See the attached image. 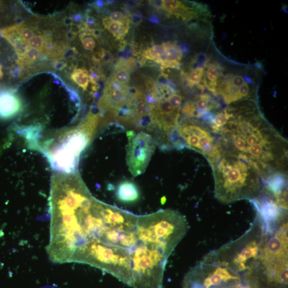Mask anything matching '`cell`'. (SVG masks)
<instances>
[{
  "label": "cell",
  "mask_w": 288,
  "mask_h": 288,
  "mask_svg": "<svg viewBox=\"0 0 288 288\" xmlns=\"http://www.w3.org/2000/svg\"><path fill=\"white\" fill-rule=\"evenodd\" d=\"M86 25H90L91 26H94L96 25L95 19L92 17L88 16L86 18Z\"/></svg>",
  "instance_id": "obj_29"
},
{
  "label": "cell",
  "mask_w": 288,
  "mask_h": 288,
  "mask_svg": "<svg viewBox=\"0 0 288 288\" xmlns=\"http://www.w3.org/2000/svg\"><path fill=\"white\" fill-rule=\"evenodd\" d=\"M143 21L142 16L139 14H135L131 17V22L133 24L139 25Z\"/></svg>",
  "instance_id": "obj_26"
},
{
  "label": "cell",
  "mask_w": 288,
  "mask_h": 288,
  "mask_svg": "<svg viewBox=\"0 0 288 288\" xmlns=\"http://www.w3.org/2000/svg\"><path fill=\"white\" fill-rule=\"evenodd\" d=\"M150 4L156 9L162 8V1H150Z\"/></svg>",
  "instance_id": "obj_27"
},
{
  "label": "cell",
  "mask_w": 288,
  "mask_h": 288,
  "mask_svg": "<svg viewBox=\"0 0 288 288\" xmlns=\"http://www.w3.org/2000/svg\"><path fill=\"white\" fill-rule=\"evenodd\" d=\"M165 43V52L164 55L156 63L161 65L164 68L179 69L180 62L182 57V51L179 45L174 42Z\"/></svg>",
  "instance_id": "obj_9"
},
{
  "label": "cell",
  "mask_w": 288,
  "mask_h": 288,
  "mask_svg": "<svg viewBox=\"0 0 288 288\" xmlns=\"http://www.w3.org/2000/svg\"><path fill=\"white\" fill-rule=\"evenodd\" d=\"M49 206L52 262L89 265L131 286L145 244L142 216L96 199L77 173L52 174Z\"/></svg>",
  "instance_id": "obj_1"
},
{
  "label": "cell",
  "mask_w": 288,
  "mask_h": 288,
  "mask_svg": "<svg viewBox=\"0 0 288 288\" xmlns=\"http://www.w3.org/2000/svg\"><path fill=\"white\" fill-rule=\"evenodd\" d=\"M71 78L84 91L87 90L90 81L88 72L83 68L75 69L71 75Z\"/></svg>",
  "instance_id": "obj_14"
},
{
  "label": "cell",
  "mask_w": 288,
  "mask_h": 288,
  "mask_svg": "<svg viewBox=\"0 0 288 288\" xmlns=\"http://www.w3.org/2000/svg\"><path fill=\"white\" fill-rule=\"evenodd\" d=\"M3 75L2 72V67L1 64H0V78H1Z\"/></svg>",
  "instance_id": "obj_33"
},
{
  "label": "cell",
  "mask_w": 288,
  "mask_h": 288,
  "mask_svg": "<svg viewBox=\"0 0 288 288\" xmlns=\"http://www.w3.org/2000/svg\"><path fill=\"white\" fill-rule=\"evenodd\" d=\"M165 43L154 45L152 47L144 50L143 57L148 60L158 61L164 55L165 52Z\"/></svg>",
  "instance_id": "obj_16"
},
{
  "label": "cell",
  "mask_w": 288,
  "mask_h": 288,
  "mask_svg": "<svg viewBox=\"0 0 288 288\" xmlns=\"http://www.w3.org/2000/svg\"><path fill=\"white\" fill-rule=\"evenodd\" d=\"M80 40L84 48L88 51H93L96 47V42L90 33L87 31L80 35Z\"/></svg>",
  "instance_id": "obj_19"
},
{
  "label": "cell",
  "mask_w": 288,
  "mask_h": 288,
  "mask_svg": "<svg viewBox=\"0 0 288 288\" xmlns=\"http://www.w3.org/2000/svg\"><path fill=\"white\" fill-rule=\"evenodd\" d=\"M46 39H45V36H35L28 42L29 47L30 48L37 50L43 49Z\"/></svg>",
  "instance_id": "obj_20"
},
{
  "label": "cell",
  "mask_w": 288,
  "mask_h": 288,
  "mask_svg": "<svg viewBox=\"0 0 288 288\" xmlns=\"http://www.w3.org/2000/svg\"><path fill=\"white\" fill-rule=\"evenodd\" d=\"M110 21L113 22H125L128 20V18L124 16L123 13L120 11H114L108 17Z\"/></svg>",
  "instance_id": "obj_24"
},
{
  "label": "cell",
  "mask_w": 288,
  "mask_h": 288,
  "mask_svg": "<svg viewBox=\"0 0 288 288\" xmlns=\"http://www.w3.org/2000/svg\"><path fill=\"white\" fill-rule=\"evenodd\" d=\"M40 51L38 50L29 48L27 52L23 59L22 60H21V62H23L24 61L26 62H35L37 60V59L40 57Z\"/></svg>",
  "instance_id": "obj_21"
},
{
  "label": "cell",
  "mask_w": 288,
  "mask_h": 288,
  "mask_svg": "<svg viewBox=\"0 0 288 288\" xmlns=\"http://www.w3.org/2000/svg\"><path fill=\"white\" fill-rule=\"evenodd\" d=\"M182 100V96L180 94L176 93L170 97L168 101L171 103L174 107L178 108H181Z\"/></svg>",
  "instance_id": "obj_23"
},
{
  "label": "cell",
  "mask_w": 288,
  "mask_h": 288,
  "mask_svg": "<svg viewBox=\"0 0 288 288\" xmlns=\"http://www.w3.org/2000/svg\"><path fill=\"white\" fill-rule=\"evenodd\" d=\"M130 22L129 19L125 22H113L110 20L108 17H106L103 20L105 28L108 29L114 36L118 34L127 23Z\"/></svg>",
  "instance_id": "obj_17"
},
{
  "label": "cell",
  "mask_w": 288,
  "mask_h": 288,
  "mask_svg": "<svg viewBox=\"0 0 288 288\" xmlns=\"http://www.w3.org/2000/svg\"><path fill=\"white\" fill-rule=\"evenodd\" d=\"M184 3L178 0H164L162 1L163 9L177 16H180L186 9Z\"/></svg>",
  "instance_id": "obj_15"
},
{
  "label": "cell",
  "mask_w": 288,
  "mask_h": 288,
  "mask_svg": "<svg viewBox=\"0 0 288 288\" xmlns=\"http://www.w3.org/2000/svg\"><path fill=\"white\" fill-rule=\"evenodd\" d=\"M232 87L238 91L239 88L246 83L243 77L239 75H230Z\"/></svg>",
  "instance_id": "obj_22"
},
{
  "label": "cell",
  "mask_w": 288,
  "mask_h": 288,
  "mask_svg": "<svg viewBox=\"0 0 288 288\" xmlns=\"http://www.w3.org/2000/svg\"><path fill=\"white\" fill-rule=\"evenodd\" d=\"M220 67L217 64L209 65L205 72V83L208 88L215 94L219 77Z\"/></svg>",
  "instance_id": "obj_11"
},
{
  "label": "cell",
  "mask_w": 288,
  "mask_h": 288,
  "mask_svg": "<svg viewBox=\"0 0 288 288\" xmlns=\"http://www.w3.org/2000/svg\"><path fill=\"white\" fill-rule=\"evenodd\" d=\"M106 54V51L104 49H101L98 51L93 55V60L97 62H101L103 60Z\"/></svg>",
  "instance_id": "obj_25"
},
{
  "label": "cell",
  "mask_w": 288,
  "mask_h": 288,
  "mask_svg": "<svg viewBox=\"0 0 288 288\" xmlns=\"http://www.w3.org/2000/svg\"><path fill=\"white\" fill-rule=\"evenodd\" d=\"M265 221L258 213L250 230L238 240L214 251L217 259L237 273H252L258 264L266 238Z\"/></svg>",
  "instance_id": "obj_5"
},
{
  "label": "cell",
  "mask_w": 288,
  "mask_h": 288,
  "mask_svg": "<svg viewBox=\"0 0 288 288\" xmlns=\"http://www.w3.org/2000/svg\"><path fill=\"white\" fill-rule=\"evenodd\" d=\"M116 196L117 200L124 204H131L139 200L140 192L134 182L125 180L119 183L117 186Z\"/></svg>",
  "instance_id": "obj_10"
},
{
  "label": "cell",
  "mask_w": 288,
  "mask_h": 288,
  "mask_svg": "<svg viewBox=\"0 0 288 288\" xmlns=\"http://www.w3.org/2000/svg\"><path fill=\"white\" fill-rule=\"evenodd\" d=\"M18 34L21 36L23 40L26 43L28 42L31 39L35 36V32L32 28L28 26L19 24L16 25Z\"/></svg>",
  "instance_id": "obj_18"
},
{
  "label": "cell",
  "mask_w": 288,
  "mask_h": 288,
  "mask_svg": "<svg viewBox=\"0 0 288 288\" xmlns=\"http://www.w3.org/2000/svg\"><path fill=\"white\" fill-rule=\"evenodd\" d=\"M176 129L186 147L199 152L207 159L214 153L216 136L205 123L188 118L179 123Z\"/></svg>",
  "instance_id": "obj_6"
},
{
  "label": "cell",
  "mask_w": 288,
  "mask_h": 288,
  "mask_svg": "<svg viewBox=\"0 0 288 288\" xmlns=\"http://www.w3.org/2000/svg\"><path fill=\"white\" fill-rule=\"evenodd\" d=\"M65 67V64L63 62H57L55 65V68L57 70L63 69Z\"/></svg>",
  "instance_id": "obj_31"
},
{
  "label": "cell",
  "mask_w": 288,
  "mask_h": 288,
  "mask_svg": "<svg viewBox=\"0 0 288 288\" xmlns=\"http://www.w3.org/2000/svg\"><path fill=\"white\" fill-rule=\"evenodd\" d=\"M82 16L80 14H75L72 18V20L75 22H80L82 20Z\"/></svg>",
  "instance_id": "obj_30"
},
{
  "label": "cell",
  "mask_w": 288,
  "mask_h": 288,
  "mask_svg": "<svg viewBox=\"0 0 288 288\" xmlns=\"http://www.w3.org/2000/svg\"><path fill=\"white\" fill-rule=\"evenodd\" d=\"M129 141L127 163L130 171L134 176L145 171L155 149V141L150 135L144 132L135 134L127 132Z\"/></svg>",
  "instance_id": "obj_7"
},
{
  "label": "cell",
  "mask_w": 288,
  "mask_h": 288,
  "mask_svg": "<svg viewBox=\"0 0 288 288\" xmlns=\"http://www.w3.org/2000/svg\"><path fill=\"white\" fill-rule=\"evenodd\" d=\"M205 71L202 68H196L186 75V80L189 87L197 86L203 90L205 87Z\"/></svg>",
  "instance_id": "obj_12"
},
{
  "label": "cell",
  "mask_w": 288,
  "mask_h": 288,
  "mask_svg": "<svg viewBox=\"0 0 288 288\" xmlns=\"http://www.w3.org/2000/svg\"><path fill=\"white\" fill-rule=\"evenodd\" d=\"M211 166L213 170L216 198L222 204L241 200H255L262 193L259 175L245 162L219 155Z\"/></svg>",
  "instance_id": "obj_4"
},
{
  "label": "cell",
  "mask_w": 288,
  "mask_h": 288,
  "mask_svg": "<svg viewBox=\"0 0 288 288\" xmlns=\"http://www.w3.org/2000/svg\"><path fill=\"white\" fill-rule=\"evenodd\" d=\"M96 5L98 6H100V7H102V6H104L105 4H106V3L104 2V1H97L96 2Z\"/></svg>",
  "instance_id": "obj_32"
},
{
  "label": "cell",
  "mask_w": 288,
  "mask_h": 288,
  "mask_svg": "<svg viewBox=\"0 0 288 288\" xmlns=\"http://www.w3.org/2000/svg\"><path fill=\"white\" fill-rule=\"evenodd\" d=\"M227 122L214 133L219 154L251 167L265 183L274 175L287 173V142L253 103L229 107Z\"/></svg>",
  "instance_id": "obj_2"
},
{
  "label": "cell",
  "mask_w": 288,
  "mask_h": 288,
  "mask_svg": "<svg viewBox=\"0 0 288 288\" xmlns=\"http://www.w3.org/2000/svg\"><path fill=\"white\" fill-rule=\"evenodd\" d=\"M23 108V103L14 91H0V119L8 120L14 118Z\"/></svg>",
  "instance_id": "obj_8"
},
{
  "label": "cell",
  "mask_w": 288,
  "mask_h": 288,
  "mask_svg": "<svg viewBox=\"0 0 288 288\" xmlns=\"http://www.w3.org/2000/svg\"><path fill=\"white\" fill-rule=\"evenodd\" d=\"M100 117L90 111L77 125L51 131L41 136L36 149L44 156L53 172L77 173L81 156L94 138Z\"/></svg>",
  "instance_id": "obj_3"
},
{
  "label": "cell",
  "mask_w": 288,
  "mask_h": 288,
  "mask_svg": "<svg viewBox=\"0 0 288 288\" xmlns=\"http://www.w3.org/2000/svg\"><path fill=\"white\" fill-rule=\"evenodd\" d=\"M149 20L150 22L154 24L160 23V20L158 16L153 15L149 17Z\"/></svg>",
  "instance_id": "obj_28"
},
{
  "label": "cell",
  "mask_w": 288,
  "mask_h": 288,
  "mask_svg": "<svg viewBox=\"0 0 288 288\" xmlns=\"http://www.w3.org/2000/svg\"><path fill=\"white\" fill-rule=\"evenodd\" d=\"M130 67L126 62L121 61L116 67L112 79L124 85L130 79Z\"/></svg>",
  "instance_id": "obj_13"
}]
</instances>
